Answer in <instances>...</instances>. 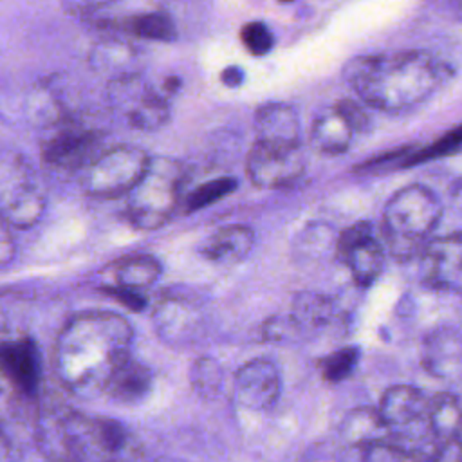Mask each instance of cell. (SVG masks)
Wrapping results in <instances>:
<instances>
[{
	"instance_id": "obj_2",
	"label": "cell",
	"mask_w": 462,
	"mask_h": 462,
	"mask_svg": "<svg viewBox=\"0 0 462 462\" xmlns=\"http://www.w3.org/2000/svg\"><path fill=\"white\" fill-rule=\"evenodd\" d=\"M343 74L365 105L395 114L426 101L449 81L453 70L435 54L411 49L357 56Z\"/></svg>"
},
{
	"instance_id": "obj_19",
	"label": "cell",
	"mask_w": 462,
	"mask_h": 462,
	"mask_svg": "<svg viewBox=\"0 0 462 462\" xmlns=\"http://www.w3.org/2000/svg\"><path fill=\"white\" fill-rule=\"evenodd\" d=\"M152 370L128 356L117 365V368L110 375L105 393H108L117 402L132 404L148 395V392L152 390Z\"/></svg>"
},
{
	"instance_id": "obj_33",
	"label": "cell",
	"mask_w": 462,
	"mask_h": 462,
	"mask_svg": "<svg viewBox=\"0 0 462 462\" xmlns=\"http://www.w3.org/2000/svg\"><path fill=\"white\" fill-rule=\"evenodd\" d=\"M14 253H16V244L11 235V226L0 218V269L13 262Z\"/></svg>"
},
{
	"instance_id": "obj_24",
	"label": "cell",
	"mask_w": 462,
	"mask_h": 462,
	"mask_svg": "<svg viewBox=\"0 0 462 462\" xmlns=\"http://www.w3.org/2000/svg\"><path fill=\"white\" fill-rule=\"evenodd\" d=\"M110 276L114 285H108V287H119V289L141 292L159 280L161 263L157 262V258L148 254L128 256V258H121L112 267Z\"/></svg>"
},
{
	"instance_id": "obj_12",
	"label": "cell",
	"mask_w": 462,
	"mask_h": 462,
	"mask_svg": "<svg viewBox=\"0 0 462 462\" xmlns=\"http://www.w3.org/2000/svg\"><path fill=\"white\" fill-rule=\"evenodd\" d=\"M282 392V379L276 365L265 357L244 363L233 379V399L245 410H271Z\"/></svg>"
},
{
	"instance_id": "obj_27",
	"label": "cell",
	"mask_w": 462,
	"mask_h": 462,
	"mask_svg": "<svg viewBox=\"0 0 462 462\" xmlns=\"http://www.w3.org/2000/svg\"><path fill=\"white\" fill-rule=\"evenodd\" d=\"M128 31L139 38L153 42H171L177 38L173 20L164 13H144L128 20Z\"/></svg>"
},
{
	"instance_id": "obj_9",
	"label": "cell",
	"mask_w": 462,
	"mask_h": 462,
	"mask_svg": "<svg viewBox=\"0 0 462 462\" xmlns=\"http://www.w3.org/2000/svg\"><path fill=\"white\" fill-rule=\"evenodd\" d=\"M101 135L94 128L76 123L70 116L61 123L47 128L42 144V161L61 171L83 170L99 152Z\"/></svg>"
},
{
	"instance_id": "obj_25",
	"label": "cell",
	"mask_w": 462,
	"mask_h": 462,
	"mask_svg": "<svg viewBox=\"0 0 462 462\" xmlns=\"http://www.w3.org/2000/svg\"><path fill=\"white\" fill-rule=\"evenodd\" d=\"M25 110L31 123L40 128H51L69 117L65 105L49 87L34 88L32 94L27 97Z\"/></svg>"
},
{
	"instance_id": "obj_3",
	"label": "cell",
	"mask_w": 462,
	"mask_h": 462,
	"mask_svg": "<svg viewBox=\"0 0 462 462\" xmlns=\"http://www.w3.org/2000/svg\"><path fill=\"white\" fill-rule=\"evenodd\" d=\"M38 444L51 458L101 460L121 455L128 446V435L112 419L65 410L40 419Z\"/></svg>"
},
{
	"instance_id": "obj_10",
	"label": "cell",
	"mask_w": 462,
	"mask_h": 462,
	"mask_svg": "<svg viewBox=\"0 0 462 462\" xmlns=\"http://www.w3.org/2000/svg\"><path fill=\"white\" fill-rule=\"evenodd\" d=\"M245 171L258 188L292 186L305 171L301 146H278L254 141L245 157Z\"/></svg>"
},
{
	"instance_id": "obj_5",
	"label": "cell",
	"mask_w": 462,
	"mask_h": 462,
	"mask_svg": "<svg viewBox=\"0 0 462 462\" xmlns=\"http://www.w3.org/2000/svg\"><path fill=\"white\" fill-rule=\"evenodd\" d=\"M184 168L168 157L150 159L144 173L126 193V217L141 231L162 227L180 204Z\"/></svg>"
},
{
	"instance_id": "obj_32",
	"label": "cell",
	"mask_w": 462,
	"mask_h": 462,
	"mask_svg": "<svg viewBox=\"0 0 462 462\" xmlns=\"http://www.w3.org/2000/svg\"><path fill=\"white\" fill-rule=\"evenodd\" d=\"M301 334L291 312L287 316H273L262 327V337L265 341H289Z\"/></svg>"
},
{
	"instance_id": "obj_15",
	"label": "cell",
	"mask_w": 462,
	"mask_h": 462,
	"mask_svg": "<svg viewBox=\"0 0 462 462\" xmlns=\"http://www.w3.org/2000/svg\"><path fill=\"white\" fill-rule=\"evenodd\" d=\"M0 374L20 395H34L40 379V359L34 343L25 337L0 341Z\"/></svg>"
},
{
	"instance_id": "obj_30",
	"label": "cell",
	"mask_w": 462,
	"mask_h": 462,
	"mask_svg": "<svg viewBox=\"0 0 462 462\" xmlns=\"http://www.w3.org/2000/svg\"><path fill=\"white\" fill-rule=\"evenodd\" d=\"M359 357H361L359 348L345 346V348H339V350L325 356L323 359H319L318 366H319L323 379H327L330 383H339L354 372Z\"/></svg>"
},
{
	"instance_id": "obj_1",
	"label": "cell",
	"mask_w": 462,
	"mask_h": 462,
	"mask_svg": "<svg viewBox=\"0 0 462 462\" xmlns=\"http://www.w3.org/2000/svg\"><path fill=\"white\" fill-rule=\"evenodd\" d=\"M134 328L112 310L70 316L56 337L54 370L72 393L94 397L105 392L117 365L130 356Z\"/></svg>"
},
{
	"instance_id": "obj_6",
	"label": "cell",
	"mask_w": 462,
	"mask_h": 462,
	"mask_svg": "<svg viewBox=\"0 0 462 462\" xmlns=\"http://www.w3.org/2000/svg\"><path fill=\"white\" fill-rule=\"evenodd\" d=\"M47 193L32 164L18 150L0 144V218L11 227H32L43 215Z\"/></svg>"
},
{
	"instance_id": "obj_18",
	"label": "cell",
	"mask_w": 462,
	"mask_h": 462,
	"mask_svg": "<svg viewBox=\"0 0 462 462\" xmlns=\"http://www.w3.org/2000/svg\"><path fill=\"white\" fill-rule=\"evenodd\" d=\"M254 245V233L247 226L233 224L217 229L199 245V254L211 263L233 265L242 262Z\"/></svg>"
},
{
	"instance_id": "obj_29",
	"label": "cell",
	"mask_w": 462,
	"mask_h": 462,
	"mask_svg": "<svg viewBox=\"0 0 462 462\" xmlns=\"http://www.w3.org/2000/svg\"><path fill=\"white\" fill-rule=\"evenodd\" d=\"M236 188V179L233 177H217L211 179L204 184H200L197 189H193L186 199H184V211L191 213V211H199L206 206L215 204L217 200L227 197L229 193H233Z\"/></svg>"
},
{
	"instance_id": "obj_20",
	"label": "cell",
	"mask_w": 462,
	"mask_h": 462,
	"mask_svg": "<svg viewBox=\"0 0 462 462\" xmlns=\"http://www.w3.org/2000/svg\"><path fill=\"white\" fill-rule=\"evenodd\" d=\"M428 422L433 439L440 448V458L444 451L449 449L455 442L457 433L462 428V404L457 395L440 392L430 399Z\"/></svg>"
},
{
	"instance_id": "obj_26",
	"label": "cell",
	"mask_w": 462,
	"mask_h": 462,
	"mask_svg": "<svg viewBox=\"0 0 462 462\" xmlns=\"http://www.w3.org/2000/svg\"><path fill=\"white\" fill-rule=\"evenodd\" d=\"M462 352V341L453 332H435L424 346V363L435 374H444L446 366L458 363Z\"/></svg>"
},
{
	"instance_id": "obj_7",
	"label": "cell",
	"mask_w": 462,
	"mask_h": 462,
	"mask_svg": "<svg viewBox=\"0 0 462 462\" xmlns=\"http://www.w3.org/2000/svg\"><path fill=\"white\" fill-rule=\"evenodd\" d=\"M150 155L132 144H116L99 152L81 173L85 193L96 199H116L126 195L144 173Z\"/></svg>"
},
{
	"instance_id": "obj_22",
	"label": "cell",
	"mask_w": 462,
	"mask_h": 462,
	"mask_svg": "<svg viewBox=\"0 0 462 462\" xmlns=\"http://www.w3.org/2000/svg\"><path fill=\"white\" fill-rule=\"evenodd\" d=\"M291 316L296 321L301 334L318 332L336 319L337 309L328 296L312 291H303L294 296Z\"/></svg>"
},
{
	"instance_id": "obj_34",
	"label": "cell",
	"mask_w": 462,
	"mask_h": 462,
	"mask_svg": "<svg viewBox=\"0 0 462 462\" xmlns=\"http://www.w3.org/2000/svg\"><path fill=\"white\" fill-rule=\"evenodd\" d=\"M117 0H63V9L69 14H87L96 9L106 7Z\"/></svg>"
},
{
	"instance_id": "obj_37",
	"label": "cell",
	"mask_w": 462,
	"mask_h": 462,
	"mask_svg": "<svg viewBox=\"0 0 462 462\" xmlns=\"http://www.w3.org/2000/svg\"><path fill=\"white\" fill-rule=\"evenodd\" d=\"M7 390H13V388H11V386H9V383H7V381H5V379H4V375H2V374H0V399H2V397H4V393H5V392H7Z\"/></svg>"
},
{
	"instance_id": "obj_35",
	"label": "cell",
	"mask_w": 462,
	"mask_h": 462,
	"mask_svg": "<svg viewBox=\"0 0 462 462\" xmlns=\"http://www.w3.org/2000/svg\"><path fill=\"white\" fill-rule=\"evenodd\" d=\"M220 81L224 85H227L229 88H235V87H240L242 81H244V70L240 67H227L222 70L220 74Z\"/></svg>"
},
{
	"instance_id": "obj_8",
	"label": "cell",
	"mask_w": 462,
	"mask_h": 462,
	"mask_svg": "<svg viewBox=\"0 0 462 462\" xmlns=\"http://www.w3.org/2000/svg\"><path fill=\"white\" fill-rule=\"evenodd\" d=\"M106 101L121 121L137 130H157L164 126L170 117L166 94L152 87L141 74L110 79Z\"/></svg>"
},
{
	"instance_id": "obj_17",
	"label": "cell",
	"mask_w": 462,
	"mask_h": 462,
	"mask_svg": "<svg viewBox=\"0 0 462 462\" xmlns=\"http://www.w3.org/2000/svg\"><path fill=\"white\" fill-rule=\"evenodd\" d=\"M356 128L339 103L323 108L312 121L310 143L325 155H339L350 148Z\"/></svg>"
},
{
	"instance_id": "obj_4",
	"label": "cell",
	"mask_w": 462,
	"mask_h": 462,
	"mask_svg": "<svg viewBox=\"0 0 462 462\" xmlns=\"http://www.w3.org/2000/svg\"><path fill=\"white\" fill-rule=\"evenodd\" d=\"M442 217L439 197L422 184L397 189L383 209V235L392 256L410 260L419 256Z\"/></svg>"
},
{
	"instance_id": "obj_16",
	"label": "cell",
	"mask_w": 462,
	"mask_h": 462,
	"mask_svg": "<svg viewBox=\"0 0 462 462\" xmlns=\"http://www.w3.org/2000/svg\"><path fill=\"white\" fill-rule=\"evenodd\" d=\"M256 141L278 146H301L300 119L285 103H265L254 114Z\"/></svg>"
},
{
	"instance_id": "obj_13",
	"label": "cell",
	"mask_w": 462,
	"mask_h": 462,
	"mask_svg": "<svg viewBox=\"0 0 462 462\" xmlns=\"http://www.w3.org/2000/svg\"><path fill=\"white\" fill-rule=\"evenodd\" d=\"M152 323L164 343L171 346H186L202 332L204 314L195 301L180 296H168L155 305Z\"/></svg>"
},
{
	"instance_id": "obj_31",
	"label": "cell",
	"mask_w": 462,
	"mask_h": 462,
	"mask_svg": "<svg viewBox=\"0 0 462 462\" xmlns=\"http://www.w3.org/2000/svg\"><path fill=\"white\" fill-rule=\"evenodd\" d=\"M242 45L253 54V56H263L267 54L274 45V36L271 29L263 22H249L240 31Z\"/></svg>"
},
{
	"instance_id": "obj_21",
	"label": "cell",
	"mask_w": 462,
	"mask_h": 462,
	"mask_svg": "<svg viewBox=\"0 0 462 462\" xmlns=\"http://www.w3.org/2000/svg\"><path fill=\"white\" fill-rule=\"evenodd\" d=\"M90 63L99 74L108 76V81L116 78L141 74V56L137 49L121 40H106L97 43L90 52Z\"/></svg>"
},
{
	"instance_id": "obj_36",
	"label": "cell",
	"mask_w": 462,
	"mask_h": 462,
	"mask_svg": "<svg viewBox=\"0 0 462 462\" xmlns=\"http://www.w3.org/2000/svg\"><path fill=\"white\" fill-rule=\"evenodd\" d=\"M9 455H11V444H9V439L4 433V430L0 428V460L9 458Z\"/></svg>"
},
{
	"instance_id": "obj_14",
	"label": "cell",
	"mask_w": 462,
	"mask_h": 462,
	"mask_svg": "<svg viewBox=\"0 0 462 462\" xmlns=\"http://www.w3.org/2000/svg\"><path fill=\"white\" fill-rule=\"evenodd\" d=\"M419 256L430 285L462 296V235L428 240Z\"/></svg>"
},
{
	"instance_id": "obj_28",
	"label": "cell",
	"mask_w": 462,
	"mask_h": 462,
	"mask_svg": "<svg viewBox=\"0 0 462 462\" xmlns=\"http://www.w3.org/2000/svg\"><path fill=\"white\" fill-rule=\"evenodd\" d=\"M222 379H224L222 366L213 357L204 356L191 365L189 383L193 392L202 399L217 397L222 388Z\"/></svg>"
},
{
	"instance_id": "obj_38",
	"label": "cell",
	"mask_w": 462,
	"mask_h": 462,
	"mask_svg": "<svg viewBox=\"0 0 462 462\" xmlns=\"http://www.w3.org/2000/svg\"><path fill=\"white\" fill-rule=\"evenodd\" d=\"M280 2H294V0H280Z\"/></svg>"
},
{
	"instance_id": "obj_11",
	"label": "cell",
	"mask_w": 462,
	"mask_h": 462,
	"mask_svg": "<svg viewBox=\"0 0 462 462\" xmlns=\"http://www.w3.org/2000/svg\"><path fill=\"white\" fill-rule=\"evenodd\" d=\"M337 258L348 267L357 287L366 289L374 285L384 269V249L374 236L370 222H356L346 227L336 244Z\"/></svg>"
},
{
	"instance_id": "obj_23",
	"label": "cell",
	"mask_w": 462,
	"mask_h": 462,
	"mask_svg": "<svg viewBox=\"0 0 462 462\" xmlns=\"http://www.w3.org/2000/svg\"><path fill=\"white\" fill-rule=\"evenodd\" d=\"M341 437L346 444L365 449L370 444L388 439L390 431L377 410L356 408L345 417L341 424Z\"/></svg>"
}]
</instances>
